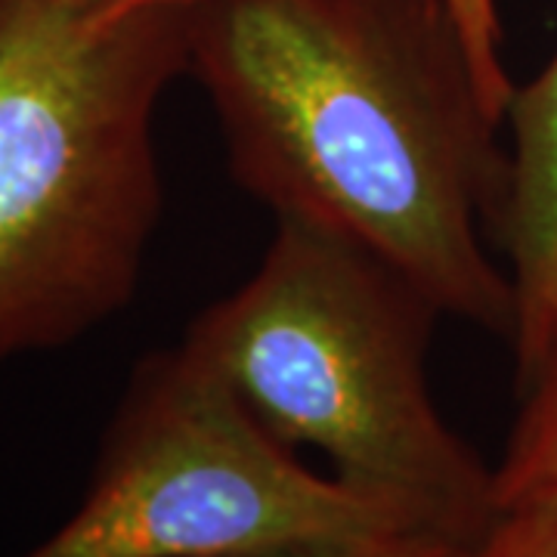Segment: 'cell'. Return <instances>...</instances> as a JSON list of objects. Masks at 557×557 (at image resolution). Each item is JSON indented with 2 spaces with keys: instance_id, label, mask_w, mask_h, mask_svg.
<instances>
[{
  "instance_id": "cell-1",
  "label": "cell",
  "mask_w": 557,
  "mask_h": 557,
  "mask_svg": "<svg viewBox=\"0 0 557 557\" xmlns=\"http://www.w3.org/2000/svg\"><path fill=\"white\" fill-rule=\"evenodd\" d=\"M189 75L276 220L354 242L443 317L515 341L518 292L490 255L505 121L440 0H201Z\"/></svg>"
},
{
  "instance_id": "cell-2",
  "label": "cell",
  "mask_w": 557,
  "mask_h": 557,
  "mask_svg": "<svg viewBox=\"0 0 557 557\" xmlns=\"http://www.w3.org/2000/svg\"><path fill=\"white\" fill-rule=\"evenodd\" d=\"M189 13L0 0V362L65 347L134 298Z\"/></svg>"
},
{
  "instance_id": "cell-3",
  "label": "cell",
  "mask_w": 557,
  "mask_h": 557,
  "mask_svg": "<svg viewBox=\"0 0 557 557\" xmlns=\"http://www.w3.org/2000/svg\"><path fill=\"white\" fill-rule=\"evenodd\" d=\"M443 317L379 255L276 220L258 270L183 344L282 443L317 446L335 478L418 536L468 548L498 520L496 468L440 416L428 350Z\"/></svg>"
},
{
  "instance_id": "cell-4",
  "label": "cell",
  "mask_w": 557,
  "mask_h": 557,
  "mask_svg": "<svg viewBox=\"0 0 557 557\" xmlns=\"http://www.w3.org/2000/svg\"><path fill=\"white\" fill-rule=\"evenodd\" d=\"M397 536L418 533L300 465L180 341L139 359L75 515L22 557H282Z\"/></svg>"
},
{
  "instance_id": "cell-5",
  "label": "cell",
  "mask_w": 557,
  "mask_h": 557,
  "mask_svg": "<svg viewBox=\"0 0 557 557\" xmlns=\"http://www.w3.org/2000/svg\"><path fill=\"white\" fill-rule=\"evenodd\" d=\"M508 201L498 248L511 263L518 292L515 359L518 381L533 369L557 307V50L505 112Z\"/></svg>"
},
{
  "instance_id": "cell-6",
  "label": "cell",
  "mask_w": 557,
  "mask_h": 557,
  "mask_svg": "<svg viewBox=\"0 0 557 557\" xmlns=\"http://www.w3.org/2000/svg\"><path fill=\"white\" fill-rule=\"evenodd\" d=\"M520 412L496 465L498 511L557 502V307L533 369L518 381Z\"/></svg>"
},
{
  "instance_id": "cell-7",
  "label": "cell",
  "mask_w": 557,
  "mask_h": 557,
  "mask_svg": "<svg viewBox=\"0 0 557 557\" xmlns=\"http://www.w3.org/2000/svg\"><path fill=\"white\" fill-rule=\"evenodd\" d=\"M456 557H557V502L502 511L496 523Z\"/></svg>"
},
{
  "instance_id": "cell-8",
  "label": "cell",
  "mask_w": 557,
  "mask_h": 557,
  "mask_svg": "<svg viewBox=\"0 0 557 557\" xmlns=\"http://www.w3.org/2000/svg\"><path fill=\"white\" fill-rule=\"evenodd\" d=\"M456 548L440 545L421 536H397L379 539V542H362V545H347V548H325V552H300V555L282 557H456Z\"/></svg>"
},
{
  "instance_id": "cell-9",
  "label": "cell",
  "mask_w": 557,
  "mask_h": 557,
  "mask_svg": "<svg viewBox=\"0 0 557 557\" xmlns=\"http://www.w3.org/2000/svg\"><path fill=\"white\" fill-rule=\"evenodd\" d=\"M90 3L106 13H137V10H171V7L193 10L201 0H90Z\"/></svg>"
}]
</instances>
